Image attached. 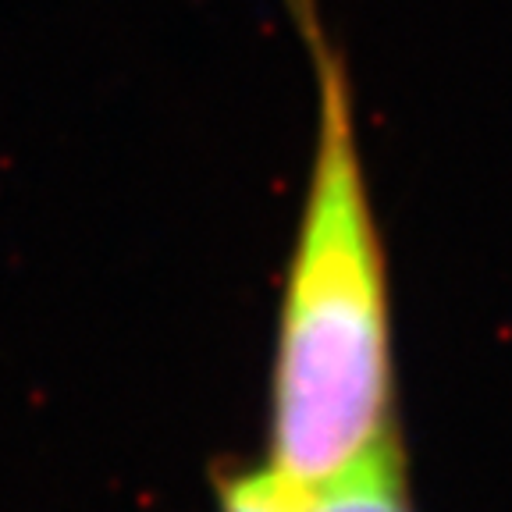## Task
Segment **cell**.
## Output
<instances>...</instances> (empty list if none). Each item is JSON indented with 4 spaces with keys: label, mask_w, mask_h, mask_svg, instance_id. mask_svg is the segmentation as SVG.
<instances>
[{
    "label": "cell",
    "mask_w": 512,
    "mask_h": 512,
    "mask_svg": "<svg viewBox=\"0 0 512 512\" xmlns=\"http://www.w3.org/2000/svg\"><path fill=\"white\" fill-rule=\"evenodd\" d=\"M285 8L317 86V128L285 274L267 466L317 480L392 438L388 278L345 50L320 0Z\"/></svg>",
    "instance_id": "obj_1"
},
{
    "label": "cell",
    "mask_w": 512,
    "mask_h": 512,
    "mask_svg": "<svg viewBox=\"0 0 512 512\" xmlns=\"http://www.w3.org/2000/svg\"><path fill=\"white\" fill-rule=\"evenodd\" d=\"M224 512H409L395 438L317 480L288 477L274 466L232 477Z\"/></svg>",
    "instance_id": "obj_2"
}]
</instances>
